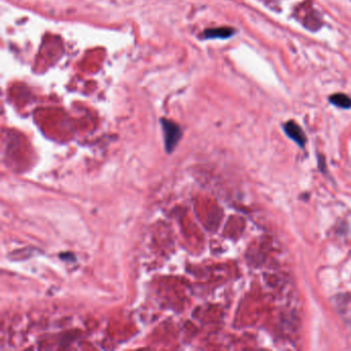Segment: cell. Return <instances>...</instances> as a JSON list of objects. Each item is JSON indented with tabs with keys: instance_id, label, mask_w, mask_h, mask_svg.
Masks as SVG:
<instances>
[{
	"instance_id": "3957f363",
	"label": "cell",
	"mask_w": 351,
	"mask_h": 351,
	"mask_svg": "<svg viewBox=\"0 0 351 351\" xmlns=\"http://www.w3.org/2000/svg\"><path fill=\"white\" fill-rule=\"evenodd\" d=\"M234 34V29L229 27L211 28L204 32L205 38H228Z\"/></svg>"
},
{
	"instance_id": "7a4b0ae2",
	"label": "cell",
	"mask_w": 351,
	"mask_h": 351,
	"mask_svg": "<svg viewBox=\"0 0 351 351\" xmlns=\"http://www.w3.org/2000/svg\"><path fill=\"white\" fill-rule=\"evenodd\" d=\"M284 130H285L286 134L290 136L292 139H294L299 144V146L303 147L304 144L306 143L305 133L297 123H295L293 121L286 123L285 126H284Z\"/></svg>"
},
{
	"instance_id": "277c9868",
	"label": "cell",
	"mask_w": 351,
	"mask_h": 351,
	"mask_svg": "<svg viewBox=\"0 0 351 351\" xmlns=\"http://www.w3.org/2000/svg\"><path fill=\"white\" fill-rule=\"evenodd\" d=\"M329 101H331L333 104H335L338 107L341 108H350L351 107V98H349L348 96L344 95V94H335L333 96H331L329 98Z\"/></svg>"
},
{
	"instance_id": "6da1fadb",
	"label": "cell",
	"mask_w": 351,
	"mask_h": 351,
	"mask_svg": "<svg viewBox=\"0 0 351 351\" xmlns=\"http://www.w3.org/2000/svg\"><path fill=\"white\" fill-rule=\"evenodd\" d=\"M161 123H162L163 132H164L165 148H166L167 153H171L176 148L177 143L181 137L180 128L176 125L175 123L168 120L163 119Z\"/></svg>"
}]
</instances>
